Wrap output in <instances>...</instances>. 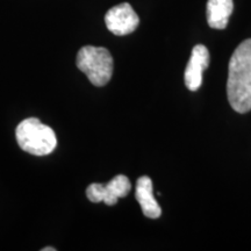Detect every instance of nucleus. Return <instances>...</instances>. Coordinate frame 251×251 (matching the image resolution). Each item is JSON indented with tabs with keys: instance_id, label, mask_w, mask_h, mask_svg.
Here are the masks:
<instances>
[{
	"instance_id": "1",
	"label": "nucleus",
	"mask_w": 251,
	"mask_h": 251,
	"mask_svg": "<svg viewBox=\"0 0 251 251\" xmlns=\"http://www.w3.org/2000/svg\"><path fill=\"white\" fill-rule=\"evenodd\" d=\"M228 100L234 111H251V39L235 49L229 61L227 81Z\"/></svg>"
},
{
	"instance_id": "8",
	"label": "nucleus",
	"mask_w": 251,
	"mask_h": 251,
	"mask_svg": "<svg viewBox=\"0 0 251 251\" xmlns=\"http://www.w3.org/2000/svg\"><path fill=\"white\" fill-rule=\"evenodd\" d=\"M234 9L233 0H208L207 23L214 29H225Z\"/></svg>"
},
{
	"instance_id": "2",
	"label": "nucleus",
	"mask_w": 251,
	"mask_h": 251,
	"mask_svg": "<svg viewBox=\"0 0 251 251\" xmlns=\"http://www.w3.org/2000/svg\"><path fill=\"white\" fill-rule=\"evenodd\" d=\"M15 136L19 147L34 156L49 155L57 146L55 131L36 118L21 121L15 130Z\"/></svg>"
},
{
	"instance_id": "7",
	"label": "nucleus",
	"mask_w": 251,
	"mask_h": 251,
	"mask_svg": "<svg viewBox=\"0 0 251 251\" xmlns=\"http://www.w3.org/2000/svg\"><path fill=\"white\" fill-rule=\"evenodd\" d=\"M135 197L139 201L143 214L149 219H157L162 214L161 206L158 205L157 200L153 197L152 181L149 177L143 176L140 177L136 183V191Z\"/></svg>"
},
{
	"instance_id": "4",
	"label": "nucleus",
	"mask_w": 251,
	"mask_h": 251,
	"mask_svg": "<svg viewBox=\"0 0 251 251\" xmlns=\"http://www.w3.org/2000/svg\"><path fill=\"white\" fill-rule=\"evenodd\" d=\"M130 190L129 179L124 175H118L107 184H91L86 188V196L92 202H105L107 206H113L120 198L127 197Z\"/></svg>"
},
{
	"instance_id": "6",
	"label": "nucleus",
	"mask_w": 251,
	"mask_h": 251,
	"mask_svg": "<svg viewBox=\"0 0 251 251\" xmlns=\"http://www.w3.org/2000/svg\"><path fill=\"white\" fill-rule=\"evenodd\" d=\"M209 64V51L203 45L192 49L191 58L185 70V85L190 91H197L202 84V72Z\"/></svg>"
},
{
	"instance_id": "5",
	"label": "nucleus",
	"mask_w": 251,
	"mask_h": 251,
	"mask_svg": "<svg viewBox=\"0 0 251 251\" xmlns=\"http://www.w3.org/2000/svg\"><path fill=\"white\" fill-rule=\"evenodd\" d=\"M105 24L114 35L124 36L133 33L139 27L140 19L128 2L112 7L105 15Z\"/></svg>"
},
{
	"instance_id": "9",
	"label": "nucleus",
	"mask_w": 251,
	"mask_h": 251,
	"mask_svg": "<svg viewBox=\"0 0 251 251\" xmlns=\"http://www.w3.org/2000/svg\"><path fill=\"white\" fill-rule=\"evenodd\" d=\"M56 249L55 248H52V247H49V248H43L42 249V251H55Z\"/></svg>"
},
{
	"instance_id": "3",
	"label": "nucleus",
	"mask_w": 251,
	"mask_h": 251,
	"mask_svg": "<svg viewBox=\"0 0 251 251\" xmlns=\"http://www.w3.org/2000/svg\"><path fill=\"white\" fill-rule=\"evenodd\" d=\"M77 68L86 75L94 86H105L113 75V57L102 47H83L77 54Z\"/></svg>"
}]
</instances>
